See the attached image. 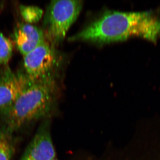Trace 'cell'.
Wrapping results in <instances>:
<instances>
[{
  "mask_svg": "<svg viewBox=\"0 0 160 160\" xmlns=\"http://www.w3.org/2000/svg\"><path fill=\"white\" fill-rule=\"evenodd\" d=\"M138 37L156 43L160 36V19L152 11H108L69 38L99 43Z\"/></svg>",
  "mask_w": 160,
  "mask_h": 160,
  "instance_id": "1",
  "label": "cell"
},
{
  "mask_svg": "<svg viewBox=\"0 0 160 160\" xmlns=\"http://www.w3.org/2000/svg\"><path fill=\"white\" fill-rule=\"evenodd\" d=\"M52 77L32 81L13 104L3 112L5 126L12 132L26 124L46 118L55 107Z\"/></svg>",
  "mask_w": 160,
  "mask_h": 160,
  "instance_id": "2",
  "label": "cell"
},
{
  "mask_svg": "<svg viewBox=\"0 0 160 160\" xmlns=\"http://www.w3.org/2000/svg\"><path fill=\"white\" fill-rule=\"evenodd\" d=\"M83 1L59 0L51 1L46 18L45 34L51 43H59L79 15Z\"/></svg>",
  "mask_w": 160,
  "mask_h": 160,
  "instance_id": "3",
  "label": "cell"
},
{
  "mask_svg": "<svg viewBox=\"0 0 160 160\" xmlns=\"http://www.w3.org/2000/svg\"><path fill=\"white\" fill-rule=\"evenodd\" d=\"M23 57L25 73L30 80L51 77L57 58L53 48L46 40Z\"/></svg>",
  "mask_w": 160,
  "mask_h": 160,
  "instance_id": "4",
  "label": "cell"
},
{
  "mask_svg": "<svg viewBox=\"0 0 160 160\" xmlns=\"http://www.w3.org/2000/svg\"><path fill=\"white\" fill-rule=\"evenodd\" d=\"M32 81L26 73L15 72L9 67H6L0 74L1 112L9 108Z\"/></svg>",
  "mask_w": 160,
  "mask_h": 160,
  "instance_id": "5",
  "label": "cell"
},
{
  "mask_svg": "<svg viewBox=\"0 0 160 160\" xmlns=\"http://www.w3.org/2000/svg\"><path fill=\"white\" fill-rule=\"evenodd\" d=\"M56 158L51 132L50 121L46 119L19 160H51Z\"/></svg>",
  "mask_w": 160,
  "mask_h": 160,
  "instance_id": "6",
  "label": "cell"
},
{
  "mask_svg": "<svg viewBox=\"0 0 160 160\" xmlns=\"http://www.w3.org/2000/svg\"><path fill=\"white\" fill-rule=\"evenodd\" d=\"M14 40L18 49L24 56L46 40L45 33L37 26L21 23L15 30Z\"/></svg>",
  "mask_w": 160,
  "mask_h": 160,
  "instance_id": "7",
  "label": "cell"
},
{
  "mask_svg": "<svg viewBox=\"0 0 160 160\" xmlns=\"http://www.w3.org/2000/svg\"><path fill=\"white\" fill-rule=\"evenodd\" d=\"M11 133L5 126L0 128V160H11L13 153Z\"/></svg>",
  "mask_w": 160,
  "mask_h": 160,
  "instance_id": "8",
  "label": "cell"
},
{
  "mask_svg": "<svg viewBox=\"0 0 160 160\" xmlns=\"http://www.w3.org/2000/svg\"><path fill=\"white\" fill-rule=\"evenodd\" d=\"M21 15L26 23L32 24L38 22L42 18L43 11L37 6H20Z\"/></svg>",
  "mask_w": 160,
  "mask_h": 160,
  "instance_id": "9",
  "label": "cell"
},
{
  "mask_svg": "<svg viewBox=\"0 0 160 160\" xmlns=\"http://www.w3.org/2000/svg\"><path fill=\"white\" fill-rule=\"evenodd\" d=\"M13 51L11 41L0 32V65H6L11 58Z\"/></svg>",
  "mask_w": 160,
  "mask_h": 160,
  "instance_id": "10",
  "label": "cell"
},
{
  "mask_svg": "<svg viewBox=\"0 0 160 160\" xmlns=\"http://www.w3.org/2000/svg\"><path fill=\"white\" fill-rule=\"evenodd\" d=\"M51 160H58L56 158H55L52 159Z\"/></svg>",
  "mask_w": 160,
  "mask_h": 160,
  "instance_id": "11",
  "label": "cell"
}]
</instances>
